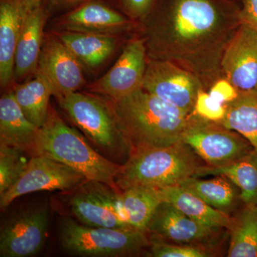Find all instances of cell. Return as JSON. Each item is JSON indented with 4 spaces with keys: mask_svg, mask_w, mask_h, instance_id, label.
<instances>
[{
    "mask_svg": "<svg viewBox=\"0 0 257 257\" xmlns=\"http://www.w3.org/2000/svg\"><path fill=\"white\" fill-rule=\"evenodd\" d=\"M104 98L131 144L132 151L183 142L193 116L143 88L120 99Z\"/></svg>",
    "mask_w": 257,
    "mask_h": 257,
    "instance_id": "cell-1",
    "label": "cell"
},
{
    "mask_svg": "<svg viewBox=\"0 0 257 257\" xmlns=\"http://www.w3.org/2000/svg\"><path fill=\"white\" fill-rule=\"evenodd\" d=\"M30 155L58 161L78 171L88 180L101 182L119 191L116 178L121 165L96 152L52 108L46 121L39 128Z\"/></svg>",
    "mask_w": 257,
    "mask_h": 257,
    "instance_id": "cell-2",
    "label": "cell"
},
{
    "mask_svg": "<svg viewBox=\"0 0 257 257\" xmlns=\"http://www.w3.org/2000/svg\"><path fill=\"white\" fill-rule=\"evenodd\" d=\"M205 165L188 145L181 143L161 147L138 149L131 152L116 176L119 191L133 187L161 189L179 185L197 177Z\"/></svg>",
    "mask_w": 257,
    "mask_h": 257,
    "instance_id": "cell-3",
    "label": "cell"
},
{
    "mask_svg": "<svg viewBox=\"0 0 257 257\" xmlns=\"http://www.w3.org/2000/svg\"><path fill=\"white\" fill-rule=\"evenodd\" d=\"M71 120L106 158L123 165L132 146L104 97L72 92L57 97Z\"/></svg>",
    "mask_w": 257,
    "mask_h": 257,
    "instance_id": "cell-4",
    "label": "cell"
},
{
    "mask_svg": "<svg viewBox=\"0 0 257 257\" xmlns=\"http://www.w3.org/2000/svg\"><path fill=\"white\" fill-rule=\"evenodd\" d=\"M59 239L66 252L78 256H135L150 245L145 231L87 226L69 217L61 221Z\"/></svg>",
    "mask_w": 257,
    "mask_h": 257,
    "instance_id": "cell-5",
    "label": "cell"
},
{
    "mask_svg": "<svg viewBox=\"0 0 257 257\" xmlns=\"http://www.w3.org/2000/svg\"><path fill=\"white\" fill-rule=\"evenodd\" d=\"M211 122L193 113L182 140L208 167L231 165L254 150L243 136Z\"/></svg>",
    "mask_w": 257,
    "mask_h": 257,
    "instance_id": "cell-6",
    "label": "cell"
},
{
    "mask_svg": "<svg viewBox=\"0 0 257 257\" xmlns=\"http://www.w3.org/2000/svg\"><path fill=\"white\" fill-rule=\"evenodd\" d=\"M72 190L74 192L69 199V209L82 224L112 229H133L123 209L120 191L92 180L86 181Z\"/></svg>",
    "mask_w": 257,
    "mask_h": 257,
    "instance_id": "cell-7",
    "label": "cell"
},
{
    "mask_svg": "<svg viewBox=\"0 0 257 257\" xmlns=\"http://www.w3.org/2000/svg\"><path fill=\"white\" fill-rule=\"evenodd\" d=\"M88 180L85 176L62 162L32 155L23 175L10 189L0 196L5 210L17 198L41 191L70 190Z\"/></svg>",
    "mask_w": 257,
    "mask_h": 257,
    "instance_id": "cell-8",
    "label": "cell"
},
{
    "mask_svg": "<svg viewBox=\"0 0 257 257\" xmlns=\"http://www.w3.org/2000/svg\"><path fill=\"white\" fill-rule=\"evenodd\" d=\"M143 89L172 105L192 113L199 88L187 71L167 62L155 61L147 67Z\"/></svg>",
    "mask_w": 257,
    "mask_h": 257,
    "instance_id": "cell-9",
    "label": "cell"
},
{
    "mask_svg": "<svg viewBox=\"0 0 257 257\" xmlns=\"http://www.w3.org/2000/svg\"><path fill=\"white\" fill-rule=\"evenodd\" d=\"M146 69L144 42L134 40L125 47L110 70L88 89L109 99L124 97L143 89Z\"/></svg>",
    "mask_w": 257,
    "mask_h": 257,
    "instance_id": "cell-10",
    "label": "cell"
},
{
    "mask_svg": "<svg viewBox=\"0 0 257 257\" xmlns=\"http://www.w3.org/2000/svg\"><path fill=\"white\" fill-rule=\"evenodd\" d=\"M49 213L45 208L30 209L3 226L0 256L28 257L37 254L47 239Z\"/></svg>",
    "mask_w": 257,
    "mask_h": 257,
    "instance_id": "cell-11",
    "label": "cell"
},
{
    "mask_svg": "<svg viewBox=\"0 0 257 257\" xmlns=\"http://www.w3.org/2000/svg\"><path fill=\"white\" fill-rule=\"evenodd\" d=\"M37 73L48 81L56 97L75 92L84 84L81 62L60 39L50 37L42 47Z\"/></svg>",
    "mask_w": 257,
    "mask_h": 257,
    "instance_id": "cell-12",
    "label": "cell"
},
{
    "mask_svg": "<svg viewBox=\"0 0 257 257\" xmlns=\"http://www.w3.org/2000/svg\"><path fill=\"white\" fill-rule=\"evenodd\" d=\"M227 80L239 92L257 89V29L241 23L222 61Z\"/></svg>",
    "mask_w": 257,
    "mask_h": 257,
    "instance_id": "cell-13",
    "label": "cell"
},
{
    "mask_svg": "<svg viewBox=\"0 0 257 257\" xmlns=\"http://www.w3.org/2000/svg\"><path fill=\"white\" fill-rule=\"evenodd\" d=\"M219 231L191 219L166 202L157 208L147 228V231L162 239L182 244L204 241Z\"/></svg>",
    "mask_w": 257,
    "mask_h": 257,
    "instance_id": "cell-14",
    "label": "cell"
},
{
    "mask_svg": "<svg viewBox=\"0 0 257 257\" xmlns=\"http://www.w3.org/2000/svg\"><path fill=\"white\" fill-rule=\"evenodd\" d=\"M31 8L27 0H0V82L8 85L15 77L17 45Z\"/></svg>",
    "mask_w": 257,
    "mask_h": 257,
    "instance_id": "cell-15",
    "label": "cell"
},
{
    "mask_svg": "<svg viewBox=\"0 0 257 257\" xmlns=\"http://www.w3.org/2000/svg\"><path fill=\"white\" fill-rule=\"evenodd\" d=\"M218 13L209 0H178L172 15V30L182 41H192L211 32Z\"/></svg>",
    "mask_w": 257,
    "mask_h": 257,
    "instance_id": "cell-16",
    "label": "cell"
},
{
    "mask_svg": "<svg viewBox=\"0 0 257 257\" xmlns=\"http://www.w3.org/2000/svg\"><path fill=\"white\" fill-rule=\"evenodd\" d=\"M69 31L111 35L127 25L126 19L99 0H89L66 15Z\"/></svg>",
    "mask_w": 257,
    "mask_h": 257,
    "instance_id": "cell-17",
    "label": "cell"
},
{
    "mask_svg": "<svg viewBox=\"0 0 257 257\" xmlns=\"http://www.w3.org/2000/svg\"><path fill=\"white\" fill-rule=\"evenodd\" d=\"M45 17L46 13L42 5L32 8L27 15L15 53V78H23L37 70L42 47Z\"/></svg>",
    "mask_w": 257,
    "mask_h": 257,
    "instance_id": "cell-18",
    "label": "cell"
},
{
    "mask_svg": "<svg viewBox=\"0 0 257 257\" xmlns=\"http://www.w3.org/2000/svg\"><path fill=\"white\" fill-rule=\"evenodd\" d=\"M159 190L163 202L170 203L191 219L213 229H231L234 219L187 189L177 185Z\"/></svg>",
    "mask_w": 257,
    "mask_h": 257,
    "instance_id": "cell-19",
    "label": "cell"
},
{
    "mask_svg": "<svg viewBox=\"0 0 257 257\" xmlns=\"http://www.w3.org/2000/svg\"><path fill=\"white\" fill-rule=\"evenodd\" d=\"M38 130L39 128L24 114L13 92L2 96L0 145L18 147L30 155Z\"/></svg>",
    "mask_w": 257,
    "mask_h": 257,
    "instance_id": "cell-20",
    "label": "cell"
},
{
    "mask_svg": "<svg viewBox=\"0 0 257 257\" xmlns=\"http://www.w3.org/2000/svg\"><path fill=\"white\" fill-rule=\"evenodd\" d=\"M223 176L240 189L239 198L246 206L257 207V152H250L242 159L224 167L204 165L197 177Z\"/></svg>",
    "mask_w": 257,
    "mask_h": 257,
    "instance_id": "cell-21",
    "label": "cell"
},
{
    "mask_svg": "<svg viewBox=\"0 0 257 257\" xmlns=\"http://www.w3.org/2000/svg\"><path fill=\"white\" fill-rule=\"evenodd\" d=\"M77 60L88 67H96L111 55L115 40L111 35L67 31L58 36Z\"/></svg>",
    "mask_w": 257,
    "mask_h": 257,
    "instance_id": "cell-22",
    "label": "cell"
},
{
    "mask_svg": "<svg viewBox=\"0 0 257 257\" xmlns=\"http://www.w3.org/2000/svg\"><path fill=\"white\" fill-rule=\"evenodd\" d=\"M13 93L27 118L37 127H41L50 111V96L54 95L48 81L37 73L35 78L18 86Z\"/></svg>",
    "mask_w": 257,
    "mask_h": 257,
    "instance_id": "cell-23",
    "label": "cell"
},
{
    "mask_svg": "<svg viewBox=\"0 0 257 257\" xmlns=\"http://www.w3.org/2000/svg\"><path fill=\"white\" fill-rule=\"evenodd\" d=\"M220 123L240 134L257 152V89L239 92L236 99L226 104V114Z\"/></svg>",
    "mask_w": 257,
    "mask_h": 257,
    "instance_id": "cell-24",
    "label": "cell"
},
{
    "mask_svg": "<svg viewBox=\"0 0 257 257\" xmlns=\"http://www.w3.org/2000/svg\"><path fill=\"white\" fill-rule=\"evenodd\" d=\"M120 198L130 227L147 232L154 213L163 202L159 189L130 187L120 192Z\"/></svg>",
    "mask_w": 257,
    "mask_h": 257,
    "instance_id": "cell-25",
    "label": "cell"
},
{
    "mask_svg": "<svg viewBox=\"0 0 257 257\" xmlns=\"http://www.w3.org/2000/svg\"><path fill=\"white\" fill-rule=\"evenodd\" d=\"M229 257H257V207L246 206L231 228Z\"/></svg>",
    "mask_w": 257,
    "mask_h": 257,
    "instance_id": "cell-26",
    "label": "cell"
},
{
    "mask_svg": "<svg viewBox=\"0 0 257 257\" xmlns=\"http://www.w3.org/2000/svg\"><path fill=\"white\" fill-rule=\"evenodd\" d=\"M179 186L201 198L211 207L221 211L231 207L236 199L234 187L223 176H216L215 178L207 180H199L192 177Z\"/></svg>",
    "mask_w": 257,
    "mask_h": 257,
    "instance_id": "cell-27",
    "label": "cell"
},
{
    "mask_svg": "<svg viewBox=\"0 0 257 257\" xmlns=\"http://www.w3.org/2000/svg\"><path fill=\"white\" fill-rule=\"evenodd\" d=\"M28 152L18 147L0 145V196L19 180L30 159Z\"/></svg>",
    "mask_w": 257,
    "mask_h": 257,
    "instance_id": "cell-28",
    "label": "cell"
},
{
    "mask_svg": "<svg viewBox=\"0 0 257 257\" xmlns=\"http://www.w3.org/2000/svg\"><path fill=\"white\" fill-rule=\"evenodd\" d=\"M150 240V253L155 257H207L210 256L202 246L188 244H171L158 236L152 235Z\"/></svg>",
    "mask_w": 257,
    "mask_h": 257,
    "instance_id": "cell-29",
    "label": "cell"
},
{
    "mask_svg": "<svg viewBox=\"0 0 257 257\" xmlns=\"http://www.w3.org/2000/svg\"><path fill=\"white\" fill-rule=\"evenodd\" d=\"M193 113L208 121L220 122L226 114V105L216 101L209 93L200 90L198 93Z\"/></svg>",
    "mask_w": 257,
    "mask_h": 257,
    "instance_id": "cell-30",
    "label": "cell"
},
{
    "mask_svg": "<svg viewBox=\"0 0 257 257\" xmlns=\"http://www.w3.org/2000/svg\"><path fill=\"white\" fill-rule=\"evenodd\" d=\"M209 94L223 104L231 102L239 95V92L228 80H220L211 88Z\"/></svg>",
    "mask_w": 257,
    "mask_h": 257,
    "instance_id": "cell-31",
    "label": "cell"
},
{
    "mask_svg": "<svg viewBox=\"0 0 257 257\" xmlns=\"http://www.w3.org/2000/svg\"><path fill=\"white\" fill-rule=\"evenodd\" d=\"M120 2L131 14L141 16L150 10L154 0H120Z\"/></svg>",
    "mask_w": 257,
    "mask_h": 257,
    "instance_id": "cell-32",
    "label": "cell"
},
{
    "mask_svg": "<svg viewBox=\"0 0 257 257\" xmlns=\"http://www.w3.org/2000/svg\"><path fill=\"white\" fill-rule=\"evenodd\" d=\"M240 20L241 23L249 24L257 29V0H243Z\"/></svg>",
    "mask_w": 257,
    "mask_h": 257,
    "instance_id": "cell-33",
    "label": "cell"
},
{
    "mask_svg": "<svg viewBox=\"0 0 257 257\" xmlns=\"http://www.w3.org/2000/svg\"><path fill=\"white\" fill-rule=\"evenodd\" d=\"M44 1H45V0H27V3H28L29 7L32 9L35 7L42 5Z\"/></svg>",
    "mask_w": 257,
    "mask_h": 257,
    "instance_id": "cell-34",
    "label": "cell"
},
{
    "mask_svg": "<svg viewBox=\"0 0 257 257\" xmlns=\"http://www.w3.org/2000/svg\"><path fill=\"white\" fill-rule=\"evenodd\" d=\"M57 3H63L66 5H73L77 4V3H82V2L85 1V0H56Z\"/></svg>",
    "mask_w": 257,
    "mask_h": 257,
    "instance_id": "cell-35",
    "label": "cell"
}]
</instances>
